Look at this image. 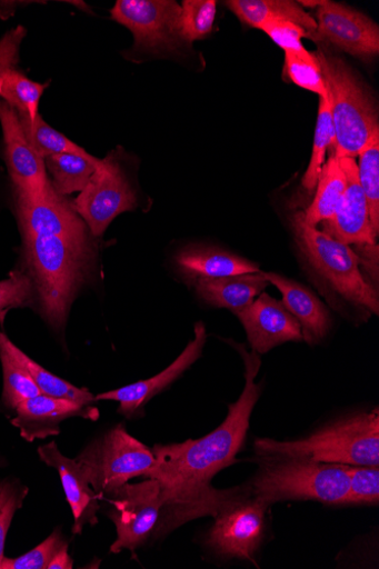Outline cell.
<instances>
[{
  "label": "cell",
  "mask_w": 379,
  "mask_h": 569,
  "mask_svg": "<svg viewBox=\"0 0 379 569\" xmlns=\"http://www.w3.org/2000/svg\"><path fill=\"white\" fill-rule=\"evenodd\" d=\"M243 357L246 386L239 400L229 407L225 422L206 437L182 443L156 446L154 469L148 479L159 482L164 493L166 520L157 531L164 535L196 517L210 513L235 497L239 489L218 491L210 487L212 478L236 462L250 426L251 412L261 387L255 382L261 367L259 353H249L242 345L229 341Z\"/></svg>",
  "instance_id": "6da1fadb"
},
{
  "label": "cell",
  "mask_w": 379,
  "mask_h": 569,
  "mask_svg": "<svg viewBox=\"0 0 379 569\" xmlns=\"http://www.w3.org/2000/svg\"><path fill=\"white\" fill-rule=\"evenodd\" d=\"M24 258L44 321L66 326L74 297L88 276L92 248L57 236H24Z\"/></svg>",
  "instance_id": "7a4b0ae2"
},
{
  "label": "cell",
  "mask_w": 379,
  "mask_h": 569,
  "mask_svg": "<svg viewBox=\"0 0 379 569\" xmlns=\"http://www.w3.org/2000/svg\"><path fill=\"white\" fill-rule=\"evenodd\" d=\"M260 458H302L319 462L379 467L378 408L360 412L296 441L258 439Z\"/></svg>",
  "instance_id": "3957f363"
},
{
  "label": "cell",
  "mask_w": 379,
  "mask_h": 569,
  "mask_svg": "<svg viewBox=\"0 0 379 569\" xmlns=\"http://www.w3.org/2000/svg\"><path fill=\"white\" fill-rule=\"evenodd\" d=\"M329 92L338 159H357L379 137L377 101L370 88L340 58L313 53Z\"/></svg>",
  "instance_id": "277c9868"
},
{
  "label": "cell",
  "mask_w": 379,
  "mask_h": 569,
  "mask_svg": "<svg viewBox=\"0 0 379 569\" xmlns=\"http://www.w3.org/2000/svg\"><path fill=\"white\" fill-rule=\"evenodd\" d=\"M249 493L267 506L287 500H313L345 505L349 477L342 463L302 458H260Z\"/></svg>",
  "instance_id": "5b68a950"
},
{
  "label": "cell",
  "mask_w": 379,
  "mask_h": 569,
  "mask_svg": "<svg viewBox=\"0 0 379 569\" xmlns=\"http://www.w3.org/2000/svg\"><path fill=\"white\" fill-rule=\"evenodd\" d=\"M292 226L297 243L313 270L346 300L378 316V295L360 272L357 252L309 226L302 212L293 217Z\"/></svg>",
  "instance_id": "8992f818"
},
{
  "label": "cell",
  "mask_w": 379,
  "mask_h": 569,
  "mask_svg": "<svg viewBox=\"0 0 379 569\" xmlns=\"http://www.w3.org/2000/svg\"><path fill=\"white\" fill-rule=\"evenodd\" d=\"M100 500L136 478H149L156 458L151 449L118 426L91 442L77 458Z\"/></svg>",
  "instance_id": "52a82bcc"
},
{
  "label": "cell",
  "mask_w": 379,
  "mask_h": 569,
  "mask_svg": "<svg viewBox=\"0 0 379 569\" xmlns=\"http://www.w3.org/2000/svg\"><path fill=\"white\" fill-rule=\"evenodd\" d=\"M103 499L111 503L108 517L117 528L118 538L111 547L113 553L123 550L134 552L142 546L157 527L166 506L164 493L154 479L127 483Z\"/></svg>",
  "instance_id": "ba28073f"
},
{
  "label": "cell",
  "mask_w": 379,
  "mask_h": 569,
  "mask_svg": "<svg viewBox=\"0 0 379 569\" xmlns=\"http://www.w3.org/2000/svg\"><path fill=\"white\" fill-rule=\"evenodd\" d=\"M269 506L249 493L248 488L225 502L213 513L208 546L225 557L253 561L265 537V515Z\"/></svg>",
  "instance_id": "9c48e42d"
},
{
  "label": "cell",
  "mask_w": 379,
  "mask_h": 569,
  "mask_svg": "<svg viewBox=\"0 0 379 569\" xmlns=\"http://www.w3.org/2000/svg\"><path fill=\"white\" fill-rule=\"evenodd\" d=\"M73 207L96 237H101L116 218L137 209L136 191L112 154L101 160Z\"/></svg>",
  "instance_id": "30bf717a"
},
{
  "label": "cell",
  "mask_w": 379,
  "mask_h": 569,
  "mask_svg": "<svg viewBox=\"0 0 379 569\" xmlns=\"http://www.w3.org/2000/svg\"><path fill=\"white\" fill-rule=\"evenodd\" d=\"M111 16L132 32L136 50L160 53L186 42L180 27L181 6L173 0H119Z\"/></svg>",
  "instance_id": "8fae6325"
},
{
  "label": "cell",
  "mask_w": 379,
  "mask_h": 569,
  "mask_svg": "<svg viewBox=\"0 0 379 569\" xmlns=\"http://www.w3.org/2000/svg\"><path fill=\"white\" fill-rule=\"evenodd\" d=\"M319 43L327 42L363 61L379 54V28L367 16L340 3L322 2L316 12Z\"/></svg>",
  "instance_id": "7c38bea8"
},
{
  "label": "cell",
  "mask_w": 379,
  "mask_h": 569,
  "mask_svg": "<svg viewBox=\"0 0 379 569\" xmlns=\"http://www.w3.org/2000/svg\"><path fill=\"white\" fill-rule=\"evenodd\" d=\"M0 124L16 194L30 198L46 194L51 182L47 177L44 160L27 139L18 111L3 99L0 100Z\"/></svg>",
  "instance_id": "4fadbf2b"
},
{
  "label": "cell",
  "mask_w": 379,
  "mask_h": 569,
  "mask_svg": "<svg viewBox=\"0 0 379 569\" xmlns=\"http://www.w3.org/2000/svg\"><path fill=\"white\" fill-rule=\"evenodd\" d=\"M17 196V211L24 236H57L89 242L86 223L73 204L51 186L46 194L30 198Z\"/></svg>",
  "instance_id": "5bb4252c"
},
{
  "label": "cell",
  "mask_w": 379,
  "mask_h": 569,
  "mask_svg": "<svg viewBox=\"0 0 379 569\" xmlns=\"http://www.w3.org/2000/svg\"><path fill=\"white\" fill-rule=\"evenodd\" d=\"M241 321L252 350L266 353L286 342L303 340L301 326L283 302L260 293L237 315Z\"/></svg>",
  "instance_id": "9a60e30c"
},
{
  "label": "cell",
  "mask_w": 379,
  "mask_h": 569,
  "mask_svg": "<svg viewBox=\"0 0 379 569\" xmlns=\"http://www.w3.org/2000/svg\"><path fill=\"white\" fill-rule=\"evenodd\" d=\"M207 340L206 328L202 322L195 327V338L189 342L183 352L164 371L151 379L100 393L97 400H112L120 403L118 412L131 419L142 411L146 403L177 381L201 357Z\"/></svg>",
  "instance_id": "2e32d148"
},
{
  "label": "cell",
  "mask_w": 379,
  "mask_h": 569,
  "mask_svg": "<svg viewBox=\"0 0 379 569\" xmlns=\"http://www.w3.org/2000/svg\"><path fill=\"white\" fill-rule=\"evenodd\" d=\"M16 412L17 417L12 425L28 442L60 435V425L68 419L83 418L97 421L99 418L98 409L91 405L42 393L20 403Z\"/></svg>",
  "instance_id": "e0dca14e"
},
{
  "label": "cell",
  "mask_w": 379,
  "mask_h": 569,
  "mask_svg": "<svg viewBox=\"0 0 379 569\" xmlns=\"http://www.w3.org/2000/svg\"><path fill=\"white\" fill-rule=\"evenodd\" d=\"M340 161L347 177V189L336 214L321 223L322 231L349 246H377L367 200L359 181L357 162L355 159Z\"/></svg>",
  "instance_id": "ac0fdd59"
},
{
  "label": "cell",
  "mask_w": 379,
  "mask_h": 569,
  "mask_svg": "<svg viewBox=\"0 0 379 569\" xmlns=\"http://www.w3.org/2000/svg\"><path fill=\"white\" fill-rule=\"evenodd\" d=\"M38 455L48 467L60 475L74 516L73 533L81 535L87 525H97L100 498L92 489L82 465L77 459L64 456L56 441L39 447Z\"/></svg>",
  "instance_id": "d6986e66"
},
{
  "label": "cell",
  "mask_w": 379,
  "mask_h": 569,
  "mask_svg": "<svg viewBox=\"0 0 379 569\" xmlns=\"http://www.w3.org/2000/svg\"><path fill=\"white\" fill-rule=\"evenodd\" d=\"M262 276L282 293L283 305L300 323L305 341L315 345L329 333V309L310 290L277 273Z\"/></svg>",
  "instance_id": "ffe728a7"
},
{
  "label": "cell",
  "mask_w": 379,
  "mask_h": 569,
  "mask_svg": "<svg viewBox=\"0 0 379 569\" xmlns=\"http://www.w3.org/2000/svg\"><path fill=\"white\" fill-rule=\"evenodd\" d=\"M180 272L189 280L220 279L238 274L260 272L245 258L220 249L191 246L176 257Z\"/></svg>",
  "instance_id": "44dd1931"
},
{
  "label": "cell",
  "mask_w": 379,
  "mask_h": 569,
  "mask_svg": "<svg viewBox=\"0 0 379 569\" xmlns=\"http://www.w3.org/2000/svg\"><path fill=\"white\" fill-rule=\"evenodd\" d=\"M227 7L245 24L259 29L270 21H289L301 27L319 43L316 20L291 0H229Z\"/></svg>",
  "instance_id": "7402d4cb"
},
{
  "label": "cell",
  "mask_w": 379,
  "mask_h": 569,
  "mask_svg": "<svg viewBox=\"0 0 379 569\" xmlns=\"http://www.w3.org/2000/svg\"><path fill=\"white\" fill-rule=\"evenodd\" d=\"M262 272L201 279L196 282L198 295L209 305L228 308L236 316L267 288Z\"/></svg>",
  "instance_id": "603a6c76"
},
{
  "label": "cell",
  "mask_w": 379,
  "mask_h": 569,
  "mask_svg": "<svg viewBox=\"0 0 379 569\" xmlns=\"http://www.w3.org/2000/svg\"><path fill=\"white\" fill-rule=\"evenodd\" d=\"M316 188L313 201L303 214L306 222L317 228L336 214L347 189V177L336 154L322 166Z\"/></svg>",
  "instance_id": "cb8c5ba5"
},
{
  "label": "cell",
  "mask_w": 379,
  "mask_h": 569,
  "mask_svg": "<svg viewBox=\"0 0 379 569\" xmlns=\"http://www.w3.org/2000/svg\"><path fill=\"white\" fill-rule=\"evenodd\" d=\"M0 342H2L28 370L42 395L53 398L69 399L83 405H92L96 402V397H93V395L87 389L77 388L66 380L48 372L2 332H0Z\"/></svg>",
  "instance_id": "d4e9b609"
},
{
  "label": "cell",
  "mask_w": 379,
  "mask_h": 569,
  "mask_svg": "<svg viewBox=\"0 0 379 569\" xmlns=\"http://www.w3.org/2000/svg\"><path fill=\"white\" fill-rule=\"evenodd\" d=\"M101 164L72 153L51 154L44 159L46 170L52 178L51 186L61 196L81 192Z\"/></svg>",
  "instance_id": "484cf974"
},
{
  "label": "cell",
  "mask_w": 379,
  "mask_h": 569,
  "mask_svg": "<svg viewBox=\"0 0 379 569\" xmlns=\"http://www.w3.org/2000/svg\"><path fill=\"white\" fill-rule=\"evenodd\" d=\"M18 114L27 139L43 160L51 154L72 153L91 162L100 163L101 160L92 157L63 133L49 127L40 116L34 121H30L24 113L18 112Z\"/></svg>",
  "instance_id": "4316f807"
},
{
  "label": "cell",
  "mask_w": 379,
  "mask_h": 569,
  "mask_svg": "<svg viewBox=\"0 0 379 569\" xmlns=\"http://www.w3.org/2000/svg\"><path fill=\"white\" fill-rule=\"evenodd\" d=\"M336 142L330 98H319V110L315 130L311 160L302 179V186L312 192L318 183L328 149Z\"/></svg>",
  "instance_id": "83f0119b"
},
{
  "label": "cell",
  "mask_w": 379,
  "mask_h": 569,
  "mask_svg": "<svg viewBox=\"0 0 379 569\" xmlns=\"http://www.w3.org/2000/svg\"><path fill=\"white\" fill-rule=\"evenodd\" d=\"M0 361L4 375L3 402L8 408L17 409L23 401L41 393L28 370L2 342Z\"/></svg>",
  "instance_id": "f1b7e54d"
},
{
  "label": "cell",
  "mask_w": 379,
  "mask_h": 569,
  "mask_svg": "<svg viewBox=\"0 0 379 569\" xmlns=\"http://www.w3.org/2000/svg\"><path fill=\"white\" fill-rule=\"evenodd\" d=\"M358 174L363 190L370 224L376 237L379 233V137L359 154Z\"/></svg>",
  "instance_id": "f546056e"
},
{
  "label": "cell",
  "mask_w": 379,
  "mask_h": 569,
  "mask_svg": "<svg viewBox=\"0 0 379 569\" xmlns=\"http://www.w3.org/2000/svg\"><path fill=\"white\" fill-rule=\"evenodd\" d=\"M46 88L47 84L34 82L14 70L4 81L0 97L18 112L24 113L30 121H34L39 116V102Z\"/></svg>",
  "instance_id": "4dcf8cb0"
},
{
  "label": "cell",
  "mask_w": 379,
  "mask_h": 569,
  "mask_svg": "<svg viewBox=\"0 0 379 569\" xmlns=\"http://www.w3.org/2000/svg\"><path fill=\"white\" fill-rule=\"evenodd\" d=\"M283 76L298 87L318 94L319 98L329 97L320 67L315 56L307 49L300 53L287 51Z\"/></svg>",
  "instance_id": "1f68e13d"
},
{
  "label": "cell",
  "mask_w": 379,
  "mask_h": 569,
  "mask_svg": "<svg viewBox=\"0 0 379 569\" xmlns=\"http://www.w3.org/2000/svg\"><path fill=\"white\" fill-rule=\"evenodd\" d=\"M216 13L218 3L215 0H184L180 17L182 39L191 43L211 33Z\"/></svg>",
  "instance_id": "d6a6232c"
},
{
  "label": "cell",
  "mask_w": 379,
  "mask_h": 569,
  "mask_svg": "<svg viewBox=\"0 0 379 569\" xmlns=\"http://www.w3.org/2000/svg\"><path fill=\"white\" fill-rule=\"evenodd\" d=\"M349 477V490L345 505H378L379 467L345 465Z\"/></svg>",
  "instance_id": "836d02e7"
},
{
  "label": "cell",
  "mask_w": 379,
  "mask_h": 569,
  "mask_svg": "<svg viewBox=\"0 0 379 569\" xmlns=\"http://www.w3.org/2000/svg\"><path fill=\"white\" fill-rule=\"evenodd\" d=\"M69 548L60 530L53 531L42 543L18 558H4L0 569H48L50 561L61 550Z\"/></svg>",
  "instance_id": "e575fe53"
},
{
  "label": "cell",
  "mask_w": 379,
  "mask_h": 569,
  "mask_svg": "<svg viewBox=\"0 0 379 569\" xmlns=\"http://www.w3.org/2000/svg\"><path fill=\"white\" fill-rule=\"evenodd\" d=\"M34 286L29 274L14 271L0 281V322H4L11 309L30 306L34 299Z\"/></svg>",
  "instance_id": "d590c367"
},
{
  "label": "cell",
  "mask_w": 379,
  "mask_h": 569,
  "mask_svg": "<svg viewBox=\"0 0 379 569\" xmlns=\"http://www.w3.org/2000/svg\"><path fill=\"white\" fill-rule=\"evenodd\" d=\"M28 489L16 481L0 485V563L6 558V542L14 515L22 507Z\"/></svg>",
  "instance_id": "8d00e7d4"
},
{
  "label": "cell",
  "mask_w": 379,
  "mask_h": 569,
  "mask_svg": "<svg viewBox=\"0 0 379 569\" xmlns=\"http://www.w3.org/2000/svg\"><path fill=\"white\" fill-rule=\"evenodd\" d=\"M260 30L281 47L286 53L287 51L300 53V51L306 50L302 39L308 38V34L301 27L292 22L270 21L265 23Z\"/></svg>",
  "instance_id": "74e56055"
},
{
  "label": "cell",
  "mask_w": 379,
  "mask_h": 569,
  "mask_svg": "<svg viewBox=\"0 0 379 569\" xmlns=\"http://www.w3.org/2000/svg\"><path fill=\"white\" fill-rule=\"evenodd\" d=\"M26 36V28L19 26L0 40V92H2L7 78L17 70L20 62L21 43Z\"/></svg>",
  "instance_id": "f35d334b"
},
{
  "label": "cell",
  "mask_w": 379,
  "mask_h": 569,
  "mask_svg": "<svg viewBox=\"0 0 379 569\" xmlns=\"http://www.w3.org/2000/svg\"><path fill=\"white\" fill-rule=\"evenodd\" d=\"M69 548L61 550L53 559L50 561L48 569H72L73 568V559L69 555Z\"/></svg>",
  "instance_id": "ab89813d"
},
{
  "label": "cell",
  "mask_w": 379,
  "mask_h": 569,
  "mask_svg": "<svg viewBox=\"0 0 379 569\" xmlns=\"http://www.w3.org/2000/svg\"><path fill=\"white\" fill-rule=\"evenodd\" d=\"M300 4L301 8L303 7H307V8H319L322 2H305V0H301V2H298Z\"/></svg>",
  "instance_id": "60d3db41"
}]
</instances>
